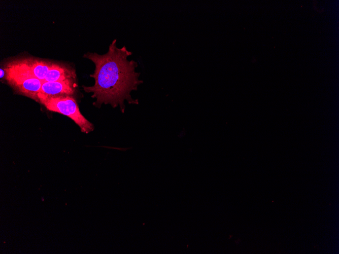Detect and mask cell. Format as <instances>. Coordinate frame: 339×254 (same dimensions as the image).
I'll list each match as a JSON object with an SVG mask.
<instances>
[{
    "label": "cell",
    "mask_w": 339,
    "mask_h": 254,
    "mask_svg": "<svg viewBox=\"0 0 339 254\" xmlns=\"http://www.w3.org/2000/svg\"><path fill=\"white\" fill-rule=\"evenodd\" d=\"M69 79H76L73 68L63 64L52 62L44 82L61 81Z\"/></svg>",
    "instance_id": "8992f818"
},
{
    "label": "cell",
    "mask_w": 339,
    "mask_h": 254,
    "mask_svg": "<svg viewBox=\"0 0 339 254\" xmlns=\"http://www.w3.org/2000/svg\"><path fill=\"white\" fill-rule=\"evenodd\" d=\"M5 71V79L15 91L39 102L38 94L41 90L43 81L30 75Z\"/></svg>",
    "instance_id": "277c9868"
},
{
    "label": "cell",
    "mask_w": 339,
    "mask_h": 254,
    "mask_svg": "<svg viewBox=\"0 0 339 254\" xmlns=\"http://www.w3.org/2000/svg\"><path fill=\"white\" fill-rule=\"evenodd\" d=\"M5 75V70H3V69L1 68V78H3V76L4 77V75Z\"/></svg>",
    "instance_id": "52a82bcc"
},
{
    "label": "cell",
    "mask_w": 339,
    "mask_h": 254,
    "mask_svg": "<svg viewBox=\"0 0 339 254\" xmlns=\"http://www.w3.org/2000/svg\"><path fill=\"white\" fill-rule=\"evenodd\" d=\"M38 99L47 110L71 118L79 126L82 132L88 133L93 130V125L81 114L77 102L73 96H39Z\"/></svg>",
    "instance_id": "7a4b0ae2"
},
{
    "label": "cell",
    "mask_w": 339,
    "mask_h": 254,
    "mask_svg": "<svg viewBox=\"0 0 339 254\" xmlns=\"http://www.w3.org/2000/svg\"><path fill=\"white\" fill-rule=\"evenodd\" d=\"M115 39L110 45L108 52L99 55L87 52L83 55L95 64L93 74L90 75L95 83L92 86H83L87 93H92V98L96 99L94 105L99 107L103 103L110 104L112 107L120 106L123 113L125 108L124 101L128 103L138 104V99L132 98L130 93L138 89L143 81L139 79L140 74L135 71L138 63L127 57L132 55L124 46L118 48Z\"/></svg>",
    "instance_id": "6da1fadb"
},
{
    "label": "cell",
    "mask_w": 339,
    "mask_h": 254,
    "mask_svg": "<svg viewBox=\"0 0 339 254\" xmlns=\"http://www.w3.org/2000/svg\"><path fill=\"white\" fill-rule=\"evenodd\" d=\"M77 87L76 79H69L64 81L44 82L39 96H58L73 95Z\"/></svg>",
    "instance_id": "5b68a950"
},
{
    "label": "cell",
    "mask_w": 339,
    "mask_h": 254,
    "mask_svg": "<svg viewBox=\"0 0 339 254\" xmlns=\"http://www.w3.org/2000/svg\"><path fill=\"white\" fill-rule=\"evenodd\" d=\"M52 63L47 60L35 58H19L6 63L4 70L30 75L44 82Z\"/></svg>",
    "instance_id": "3957f363"
}]
</instances>
